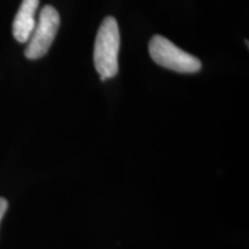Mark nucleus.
I'll list each match as a JSON object with an SVG mask.
<instances>
[{
	"label": "nucleus",
	"mask_w": 249,
	"mask_h": 249,
	"mask_svg": "<svg viewBox=\"0 0 249 249\" xmlns=\"http://www.w3.org/2000/svg\"><path fill=\"white\" fill-rule=\"evenodd\" d=\"M119 49V26L113 17H107L99 27L93 49V64L102 81L112 79L118 74Z\"/></svg>",
	"instance_id": "1"
},
{
	"label": "nucleus",
	"mask_w": 249,
	"mask_h": 249,
	"mask_svg": "<svg viewBox=\"0 0 249 249\" xmlns=\"http://www.w3.org/2000/svg\"><path fill=\"white\" fill-rule=\"evenodd\" d=\"M149 53L160 66L182 74H193L201 71L198 58L183 51L164 36L155 35L149 42Z\"/></svg>",
	"instance_id": "2"
},
{
	"label": "nucleus",
	"mask_w": 249,
	"mask_h": 249,
	"mask_svg": "<svg viewBox=\"0 0 249 249\" xmlns=\"http://www.w3.org/2000/svg\"><path fill=\"white\" fill-rule=\"evenodd\" d=\"M60 26V17L52 6L46 5L42 8L38 23L31 34L24 54L28 59L36 60L48 53Z\"/></svg>",
	"instance_id": "3"
},
{
	"label": "nucleus",
	"mask_w": 249,
	"mask_h": 249,
	"mask_svg": "<svg viewBox=\"0 0 249 249\" xmlns=\"http://www.w3.org/2000/svg\"><path fill=\"white\" fill-rule=\"evenodd\" d=\"M39 0H22L13 21V36L18 43H27L36 27L35 14Z\"/></svg>",
	"instance_id": "4"
},
{
	"label": "nucleus",
	"mask_w": 249,
	"mask_h": 249,
	"mask_svg": "<svg viewBox=\"0 0 249 249\" xmlns=\"http://www.w3.org/2000/svg\"><path fill=\"white\" fill-rule=\"evenodd\" d=\"M7 207H8L7 201H6L5 198L0 197V222H1L2 217H4L6 210H7Z\"/></svg>",
	"instance_id": "5"
}]
</instances>
